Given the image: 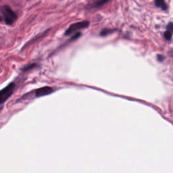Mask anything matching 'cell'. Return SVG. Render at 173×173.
<instances>
[{
    "label": "cell",
    "instance_id": "6",
    "mask_svg": "<svg viewBox=\"0 0 173 173\" xmlns=\"http://www.w3.org/2000/svg\"><path fill=\"white\" fill-rule=\"evenodd\" d=\"M110 0H98L94 3L93 5L91 6L92 8H98V7H101L103 5H105L106 4H107L108 1H110Z\"/></svg>",
    "mask_w": 173,
    "mask_h": 173
},
{
    "label": "cell",
    "instance_id": "13",
    "mask_svg": "<svg viewBox=\"0 0 173 173\" xmlns=\"http://www.w3.org/2000/svg\"><path fill=\"white\" fill-rule=\"evenodd\" d=\"M1 20H2V18H1V17H0V22H1Z\"/></svg>",
    "mask_w": 173,
    "mask_h": 173
},
{
    "label": "cell",
    "instance_id": "10",
    "mask_svg": "<svg viewBox=\"0 0 173 173\" xmlns=\"http://www.w3.org/2000/svg\"><path fill=\"white\" fill-rule=\"evenodd\" d=\"M81 35V33H76V34L72 37V40H75V39H78L79 37Z\"/></svg>",
    "mask_w": 173,
    "mask_h": 173
},
{
    "label": "cell",
    "instance_id": "8",
    "mask_svg": "<svg viewBox=\"0 0 173 173\" xmlns=\"http://www.w3.org/2000/svg\"><path fill=\"white\" fill-rule=\"evenodd\" d=\"M114 31V30H113V29H103V31L101 32L100 34L101 36H106V35H108V34L112 33Z\"/></svg>",
    "mask_w": 173,
    "mask_h": 173
},
{
    "label": "cell",
    "instance_id": "3",
    "mask_svg": "<svg viewBox=\"0 0 173 173\" xmlns=\"http://www.w3.org/2000/svg\"><path fill=\"white\" fill-rule=\"evenodd\" d=\"M89 25V21H82V22H78L77 23H74V24H71L70 27H68V29L66 30L65 34L66 35H70V34L77 33V31L79 30L83 29L88 27Z\"/></svg>",
    "mask_w": 173,
    "mask_h": 173
},
{
    "label": "cell",
    "instance_id": "12",
    "mask_svg": "<svg viewBox=\"0 0 173 173\" xmlns=\"http://www.w3.org/2000/svg\"><path fill=\"white\" fill-rule=\"evenodd\" d=\"M157 58H158V60L159 61H160V62H162V61H163L164 60V57L162 56V55H158V56H157Z\"/></svg>",
    "mask_w": 173,
    "mask_h": 173
},
{
    "label": "cell",
    "instance_id": "1",
    "mask_svg": "<svg viewBox=\"0 0 173 173\" xmlns=\"http://www.w3.org/2000/svg\"><path fill=\"white\" fill-rule=\"evenodd\" d=\"M1 11L3 14L4 20L6 24L11 25L17 19V16L14 12L8 6H3L1 8Z\"/></svg>",
    "mask_w": 173,
    "mask_h": 173
},
{
    "label": "cell",
    "instance_id": "4",
    "mask_svg": "<svg viewBox=\"0 0 173 173\" xmlns=\"http://www.w3.org/2000/svg\"><path fill=\"white\" fill-rule=\"evenodd\" d=\"M53 91H54V89H53L52 87H42V88H40L37 90H36L35 95L37 97L44 96V95H49V94L52 93Z\"/></svg>",
    "mask_w": 173,
    "mask_h": 173
},
{
    "label": "cell",
    "instance_id": "9",
    "mask_svg": "<svg viewBox=\"0 0 173 173\" xmlns=\"http://www.w3.org/2000/svg\"><path fill=\"white\" fill-rule=\"evenodd\" d=\"M34 66H36V64H29V65L25 66V67L23 68L22 70L23 71H27V70H29L30 69H32L33 68Z\"/></svg>",
    "mask_w": 173,
    "mask_h": 173
},
{
    "label": "cell",
    "instance_id": "2",
    "mask_svg": "<svg viewBox=\"0 0 173 173\" xmlns=\"http://www.w3.org/2000/svg\"><path fill=\"white\" fill-rule=\"evenodd\" d=\"M16 85L14 83H10V84L0 91V104H2L10 98L14 91Z\"/></svg>",
    "mask_w": 173,
    "mask_h": 173
},
{
    "label": "cell",
    "instance_id": "11",
    "mask_svg": "<svg viewBox=\"0 0 173 173\" xmlns=\"http://www.w3.org/2000/svg\"><path fill=\"white\" fill-rule=\"evenodd\" d=\"M167 29L170 30V31H172V30H173V24H172V22H170L169 24H168V26H167Z\"/></svg>",
    "mask_w": 173,
    "mask_h": 173
},
{
    "label": "cell",
    "instance_id": "5",
    "mask_svg": "<svg viewBox=\"0 0 173 173\" xmlns=\"http://www.w3.org/2000/svg\"><path fill=\"white\" fill-rule=\"evenodd\" d=\"M154 2H155V5L158 8H160L163 10H167V5L166 4L165 0H155Z\"/></svg>",
    "mask_w": 173,
    "mask_h": 173
},
{
    "label": "cell",
    "instance_id": "7",
    "mask_svg": "<svg viewBox=\"0 0 173 173\" xmlns=\"http://www.w3.org/2000/svg\"><path fill=\"white\" fill-rule=\"evenodd\" d=\"M172 31H170V30L167 29V31H165V33H164V37H165V39H167V40L169 41V40H170V39H172Z\"/></svg>",
    "mask_w": 173,
    "mask_h": 173
}]
</instances>
